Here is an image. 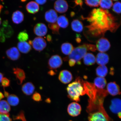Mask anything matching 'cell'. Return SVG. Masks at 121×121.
<instances>
[{"instance_id":"1","label":"cell","mask_w":121,"mask_h":121,"mask_svg":"<svg viewBox=\"0 0 121 121\" xmlns=\"http://www.w3.org/2000/svg\"><path fill=\"white\" fill-rule=\"evenodd\" d=\"M82 18L89 23L85 27V35L93 38L103 37L108 31L115 33L120 25L116 17L101 8L93 9L87 17L82 16Z\"/></svg>"},{"instance_id":"2","label":"cell","mask_w":121,"mask_h":121,"mask_svg":"<svg viewBox=\"0 0 121 121\" xmlns=\"http://www.w3.org/2000/svg\"><path fill=\"white\" fill-rule=\"evenodd\" d=\"M83 81L80 77H77L75 81L69 84L66 88L68 97L71 100L79 102L80 96L86 94Z\"/></svg>"},{"instance_id":"3","label":"cell","mask_w":121,"mask_h":121,"mask_svg":"<svg viewBox=\"0 0 121 121\" xmlns=\"http://www.w3.org/2000/svg\"><path fill=\"white\" fill-rule=\"evenodd\" d=\"M87 112L89 121H113L104 107L89 110Z\"/></svg>"},{"instance_id":"4","label":"cell","mask_w":121,"mask_h":121,"mask_svg":"<svg viewBox=\"0 0 121 121\" xmlns=\"http://www.w3.org/2000/svg\"><path fill=\"white\" fill-rule=\"evenodd\" d=\"M87 43L80 45L76 48H74L71 53L69 56L63 58L64 61H67L70 59H72L76 62V64H81V60L87 53Z\"/></svg>"},{"instance_id":"5","label":"cell","mask_w":121,"mask_h":121,"mask_svg":"<svg viewBox=\"0 0 121 121\" xmlns=\"http://www.w3.org/2000/svg\"><path fill=\"white\" fill-rule=\"evenodd\" d=\"M63 63L62 59L59 55H54L48 60V67L50 70L57 71V69L61 67Z\"/></svg>"},{"instance_id":"6","label":"cell","mask_w":121,"mask_h":121,"mask_svg":"<svg viewBox=\"0 0 121 121\" xmlns=\"http://www.w3.org/2000/svg\"><path fill=\"white\" fill-rule=\"evenodd\" d=\"M96 50L101 52H104L108 50L111 47L110 42L107 39L102 37L97 41Z\"/></svg>"},{"instance_id":"7","label":"cell","mask_w":121,"mask_h":121,"mask_svg":"<svg viewBox=\"0 0 121 121\" xmlns=\"http://www.w3.org/2000/svg\"><path fill=\"white\" fill-rule=\"evenodd\" d=\"M67 110L69 116L75 117L81 114L82 108L81 105L78 103L73 102L68 105Z\"/></svg>"},{"instance_id":"8","label":"cell","mask_w":121,"mask_h":121,"mask_svg":"<svg viewBox=\"0 0 121 121\" xmlns=\"http://www.w3.org/2000/svg\"><path fill=\"white\" fill-rule=\"evenodd\" d=\"M31 45L36 51L40 52L46 47L47 43L46 41L43 38L37 37L32 41Z\"/></svg>"},{"instance_id":"9","label":"cell","mask_w":121,"mask_h":121,"mask_svg":"<svg viewBox=\"0 0 121 121\" xmlns=\"http://www.w3.org/2000/svg\"><path fill=\"white\" fill-rule=\"evenodd\" d=\"M110 109L112 112L117 114L118 117L121 116V99L118 98L112 99Z\"/></svg>"},{"instance_id":"10","label":"cell","mask_w":121,"mask_h":121,"mask_svg":"<svg viewBox=\"0 0 121 121\" xmlns=\"http://www.w3.org/2000/svg\"><path fill=\"white\" fill-rule=\"evenodd\" d=\"M73 78V77L71 73L66 69L61 71L59 74V80L63 84H67L70 82Z\"/></svg>"},{"instance_id":"11","label":"cell","mask_w":121,"mask_h":121,"mask_svg":"<svg viewBox=\"0 0 121 121\" xmlns=\"http://www.w3.org/2000/svg\"><path fill=\"white\" fill-rule=\"evenodd\" d=\"M54 7L56 11L58 13H63L67 11L69 5L66 1L64 0H58L54 3Z\"/></svg>"},{"instance_id":"12","label":"cell","mask_w":121,"mask_h":121,"mask_svg":"<svg viewBox=\"0 0 121 121\" xmlns=\"http://www.w3.org/2000/svg\"><path fill=\"white\" fill-rule=\"evenodd\" d=\"M108 93L112 96H115L121 94L120 87L115 82L109 83L107 86Z\"/></svg>"},{"instance_id":"13","label":"cell","mask_w":121,"mask_h":121,"mask_svg":"<svg viewBox=\"0 0 121 121\" xmlns=\"http://www.w3.org/2000/svg\"><path fill=\"white\" fill-rule=\"evenodd\" d=\"M34 33L39 37H43L48 32V28L45 24L39 23L36 24L34 29Z\"/></svg>"},{"instance_id":"14","label":"cell","mask_w":121,"mask_h":121,"mask_svg":"<svg viewBox=\"0 0 121 121\" xmlns=\"http://www.w3.org/2000/svg\"><path fill=\"white\" fill-rule=\"evenodd\" d=\"M6 54L8 58L13 60H17L21 57V54L19 50L15 47L7 50L6 52Z\"/></svg>"},{"instance_id":"15","label":"cell","mask_w":121,"mask_h":121,"mask_svg":"<svg viewBox=\"0 0 121 121\" xmlns=\"http://www.w3.org/2000/svg\"><path fill=\"white\" fill-rule=\"evenodd\" d=\"M13 73L16 76L17 84H22L26 78L25 71L22 69L18 68H13Z\"/></svg>"},{"instance_id":"16","label":"cell","mask_w":121,"mask_h":121,"mask_svg":"<svg viewBox=\"0 0 121 121\" xmlns=\"http://www.w3.org/2000/svg\"><path fill=\"white\" fill-rule=\"evenodd\" d=\"M45 18L47 22L50 23H53L57 22L58 16L55 10L51 9L45 12Z\"/></svg>"},{"instance_id":"17","label":"cell","mask_w":121,"mask_h":121,"mask_svg":"<svg viewBox=\"0 0 121 121\" xmlns=\"http://www.w3.org/2000/svg\"><path fill=\"white\" fill-rule=\"evenodd\" d=\"M109 57L104 52H99L96 56V61L97 64L100 65H105L109 61Z\"/></svg>"},{"instance_id":"18","label":"cell","mask_w":121,"mask_h":121,"mask_svg":"<svg viewBox=\"0 0 121 121\" xmlns=\"http://www.w3.org/2000/svg\"><path fill=\"white\" fill-rule=\"evenodd\" d=\"M35 87L32 83L29 82L24 84L22 86V90L24 94L30 96L34 93Z\"/></svg>"},{"instance_id":"19","label":"cell","mask_w":121,"mask_h":121,"mask_svg":"<svg viewBox=\"0 0 121 121\" xmlns=\"http://www.w3.org/2000/svg\"><path fill=\"white\" fill-rule=\"evenodd\" d=\"M26 9L28 13L34 14L39 12V6L35 2L31 1L26 4Z\"/></svg>"},{"instance_id":"20","label":"cell","mask_w":121,"mask_h":121,"mask_svg":"<svg viewBox=\"0 0 121 121\" xmlns=\"http://www.w3.org/2000/svg\"><path fill=\"white\" fill-rule=\"evenodd\" d=\"M83 58V62L86 65H92L96 63V57L92 53H87Z\"/></svg>"},{"instance_id":"21","label":"cell","mask_w":121,"mask_h":121,"mask_svg":"<svg viewBox=\"0 0 121 121\" xmlns=\"http://www.w3.org/2000/svg\"><path fill=\"white\" fill-rule=\"evenodd\" d=\"M17 47L19 51L24 54H27L31 50V45L26 42H19L18 43Z\"/></svg>"},{"instance_id":"22","label":"cell","mask_w":121,"mask_h":121,"mask_svg":"<svg viewBox=\"0 0 121 121\" xmlns=\"http://www.w3.org/2000/svg\"><path fill=\"white\" fill-rule=\"evenodd\" d=\"M12 19L13 22L15 24H20L24 20L23 13L19 10H17L13 13L12 15Z\"/></svg>"},{"instance_id":"23","label":"cell","mask_w":121,"mask_h":121,"mask_svg":"<svg viewBox=\"0 0 121 121\" xmlns=\"http://www.w3.org/2000/svg\"><path fill=\"white\" fill-rule=\"evenodd\" d=\"M71 26L73 31L78 33L82 32L84 28L82 22L77 19H74L72 21Z\"/></svg>"},{"instance_id":"24","label":"cell","mask_w":121,"mask_h":121,"mask_svg":"<svg viewBox=\"0 0 121 121\" xmlns=\"http://www.w3.org/2000/svg\"><path fill=\"white\" fill-rule=\"evenodd\" d=\"M107 83L106 80L105 78L98 77L95 79L94 84L98 89H104Z\"/></svg>"},{"instance_id":"25","label":"cell","mask_w":121,"mask_h":121,"mask_svg":"<svg viewBox=\"0 0 121 121\" xmlns=\"http://www.w3.org/2000/svg\"><path fill=\"white\" fill-rule=\"evenodd\" d=\"M74 49V47L72 44L67 42L63 43L61 46L62 53L66 55H69Z\"/></svg>"},{"instance_id":"26","label":"cell","mask_w":121,"mask_h":121,"mask_svg":"<svg viewBox=\"0 0 121 121\" xmlns=\"http://www.w3.org/2000/svg\"><path fill=\"white\" fill-rule=\"evenodd\" d=\"M11 110L10 106L7 101L3 100L0 101V113L9 114Z\"/></svg>"},{"instance_id":"27","label":"cell","mask_w":121,"mask_h":121,"mask_svg":"<svg viewBox=\"0 0 121 121\" xmlns=\"http://www.w3.org/2000/svg\"><path fill=\"white\" fill-rule=\"evenodd\" d=\"M57 23L60 27L63 28H65L69 25V20L65 15H61L57 18Z\"/></svg>"},{"instance_id":"28","label":"cell","mask_w":121,"mask_h":121,"mask_svg":"<svg viewBox=\"0 0 121 121\" xmlns=\"http://www.w3.org/2000/svg\"><path fill=\"white\" fill-rule=\"evenodd\" d=\"M96 72L98 76L104 78L108 73V69L105 65H99L97 68Z\"/></svg>"},{"instance_id":"29","label":"cell","mask_w":121,"mask_h":121,"mask_svg":"<svg viewBox=\"0 0 121 121\" xmlns=\"http://www.w3.org/2000/svg\"><path fill=\"white\" fill-rule=\"evenodd\" d=\"M7 102L9 105L13 106H16L18 105L19 99L16 95L11 94L9 95L7 97Z\"/></svg>"},{"instance_id":"30","label":"cell","mask_w":121,"mask_h":121,"mask_svg":"<svg viewBox=\"0 0 121 121\" xmlns=\"http://www.w3.org/2000/svg\"><path fill=\"white\" fill-rule=\"evenodd\" d=\"M3 26V27L1 29L5 37L8 38L11 37L13 34V31L12 27L8 24Z\"/></svg>"},{"instance_id":"31","label":"cell","mask_w":121,"mask_h":121,"mask_svg":"<svg viewBox=\"0 0 121 121\" xmlns=\"http://www.w3.org/2000/svg\"><path fill=\"white\" fill-rule=\"evenodd\" d=\"M99 5L102 9H109L112 6L113 3L111 0H100Z\"/></svg>"},{"instance_id":"32","label":"cell","mask_w":121,"mask_h":121,"mask_svg":"<svg viewBox=\"0 0 121 121\" xmlns=\"http://www.w3.org/2000/svg\"><path fill=\"white\" fill-rule=\"evenodd\" d=\"M48 26L50 29L52 31L53 34L60 35V26L57 23H49L48 24Z\"/></svg>"},{"instance_id":"33","label":"cell","mask_w":121,"mask_h":121,"mask_svg":"<svg viewBox=\"0 0 121 121\" xmlns=\"http://www.w3.org/2000/svg\"><path fill=\"white\" fill-rule=\"evenodd\" d=\"M17 38L20 42H26L29 38L28 35L26 30L21 32L18 35Z\"/></svg>"},{"instance_id":"34","label":"cell","mask_w":121,"mask_h":121,"mask_svg":"<svg viewBox=\"0 0 121 121\" xmlns=\"http://www.w3.org/2000/svg\"><path fill=\"white\" fill-rule=\"evenodd\" d=\"M99 0H86L85 3L87 5L90 7H98L99 5Z\"/></svg>"},{"instance_id":"35","label":"cell","mask_w":121,"mask_h":121,"mask_svg":"<svg viewBox=\"0 0 121 121\" xmlns=\"http://www.w3.org/2000/svg\"><path fill=\"white\" fill-rule=\"evenodd\" d=\"M13 120H21L22 121H27L26 119L25 112L23 110H21L16 116H13Z\"/></svg>"},{"instance_id":"36","label":"cell","mask_w":121,"mask_h":121,"mask_svg":"<svg viewBox=\"0 0 121 121\" xmlns=\"http://www.w3.org/2000/svg\"><path fill=\"white\" fill-rule=\"evenodd\" d=\"M112 10L117 14L121 13V2L117 1L113 4Z\"/></svg>"},{"instance_id":"37","label":"cell","mask_w":121,"mask_h":121,"mask_svg":"<svg viewBox=\"0 0 121 121\" xmlns=\"http://www.w3.org/2000/svg\"><path fill=\"white\" fill-rule=\"evenodd\" d=\"M32 98L34 101L39 102L42 101V98L40 93L37 92H35L32 96Z\"/></svg>"},{"instance_id":"38","label":"cell","mask_w":121,"mask_h":121,"mask_svg":"<svg viewBox=\"0 0 121 121\" xmlns=\"http://www.w3.org/2000/svg\"><path fill=\"white\" fill-rule=\"evenodd\" d=\"M0 121H12V119L10 117L9 114L0 113Z\"/></svg>"},{"instance_id":"39","label":"cell","mask_w":121,"mask_h":121,"mask_svg":"<svg viewBox=\"0 0 121 121\" xmlns=\"http://www.w3.org/2000/svg\"><path fill=\"white\" fill-rule=\"evenodd\" d=\"M10 81L6 78H3L1 82V86L4 88L9 86L10 85Z\"/></svg>"},{"instance_id":"40","label":"cell","mask_w":121,"mask_h":121,"mask_svg":"<svg viewBox=\"0 0 121 121\" xmlns=\"http://www.w3.org/2000/svg\"><path fill=\"white\" fill-rule=\"evenodd\" d=\"M87 46L88 51L95 52L96 49V46L94 45L91 44L87 43Z\"/></svg>"},{"instance_id":"41","label":"cell","mask_w":121,"mask_h":121,"mask_svg":"<svg viewBox=\"0 0 121 121\" xmlns=\"http://www.w3.org/2000/svg\"><path fill=\"white\" fill-rule=\"evenodd\" d=\"M73 2H74L75 4V6L74 7L77 6H79L82 8V6L83 4V1L81 0H76L73 1Z\"/></svg>"},{"instance_id":"42","label":"cell","mask_w":121,"mask_h":121,"mask_svg":"<svg viewBox=\"0 0 121 121\" xmlns=\"http://www.w3.org/2000/svg\"><path fill=\"white\" fill-rule=\"evenodd\" d=\"M69 66L71 67H72L76 64V63L74 60L72 59H70L69 60Z\"/></svg>"},{"instance_id":"43","label":"cell","mask_w":121,"mask_h":121,"mask_svg":"<svg viewBox=\"0 0 121 121\" xmlns=\"http://www.w3.org/2000/svg\"><path fill=\"white\" fill-rule=\"evenodd\" d=\"M35 1L38 4L43 5L46 2L47 0H35Z\"/></svg>"},{"instance_id":"44","label":"cell","mask_w":121,"mask_h":121,"mask_svg":"<svg viewBox=\"0 0 121 121\" xmlns=\"http://www.w3.org/2000/svg\"><path fill=\"white\" fill-rule=\"evenodd\" d=\"M57 72V71H56L50 70L48 72V73L50 75L53 76L56 75V74Z\"/></svg>"},{"instance_id":"45","label":"cell","mask_w":121,"mask_h":121,"mask_svg":"<svg viewBox=\"0 0 121 121\" xmlns=\"http://www.w3.org/2000/svg\"><path fill=\"white\" fill-rule=\"evenodd\" d=\"M47 40L48 42H51L52 41V36H51L50 35H48L47 36Z\"/></svg>"},{"instance_id":"46","label":"cell","mask_w":121,"mask_h":121,"mask_svg":"<svg viewBox=\"0 0 121 121\" xmlns=\"http://www.w3.org/2000/svg\"><path fill=\"white\" fill-rule=\"evenodd\" d=\"M4 96H5V97L7 98L8 97L9 95V92L6 91H5V89H4Z\"/></svg>"},{"instance_id":"47","label":"cell","mask_w":121,"mask_h":121,"mask_svg":"<svg viewBox=\"0 0 121 121\" xmlns=\"http://www.w3.org/2000/svg\"><path fill=\"white\" fill-rule=\"evenodd\" d=\"M75 40L77 43H81V39L78 37H77V38L75 39Z\"/></svg>"},{"instance_id":"48","label":"cell","mask_w":121,"mask_h":121,"mask_svg":"<svg viewBox=\"0 0 121 121\" xmlns=\"http://www.w3.org/2000/svg\"><path fill=\"white\" fill-rule=\"evenodd\" d=\"M4 97V95L1 92H0V101Z\"/></svg>"},{"instance_id":"49","label":"cell","mask_w":121,"mask_h":121,"mask_svg":"<svg viewBox=\"0 0 121 121\" xmlns=\"http://www.w3.org/2000/svg\"><path fill=\"white\" fill-rule=\"evenodd\" d=\"M4 75L1 73L0 72V83L1 82V81L3 78Z\"/></svg>"},{"instance_id":"50","label":"cell","mask_w":121,"mask_h":121,"mask_svg":"<svg viewBox=\"0 0 121 121\" xmlns=\"http://www.w3.org/2000/svg\"><path fill=\"white\" fill-rule=\"evenodd\" d=\"M75 14V13L73 12H71L70 13V16L71 17H73L74 16Z\"/></svg>"},{"instance_id":"51","label":"cell","mask_w":121,"mask_h":121,"mask_svg":"<svg viewBox=\"0 0 121 121\" xmlns=\"http://www.w3.org/2000/svg\"><path fill=\"white\" fill-rule=\"evenodd\" d=\"M3 8V6L2 5H1L0 4V14L1 12V10Z\"/></svg>"},{"instance_id":"52","label":"cell","mask_w":121,"mask_h":121,"mask_svg":"<svg viewBox=\"0 0 121 121\" xmlns=\"http://www.w3.org/2000/svg\"><path fill=\"white\" fill-rule=\"evenodd\" d=\"M1 18H0V25H1Z\"/></svg>"},{"instance_id":"53","label":"cell","mask_w":121,"mask_h":121,"mask_svg":"<svg viewBox=\"0 0 121 121\" xmlns=\"http://www.w3.org/2000/svg\"></svg>"}]
</instances>
